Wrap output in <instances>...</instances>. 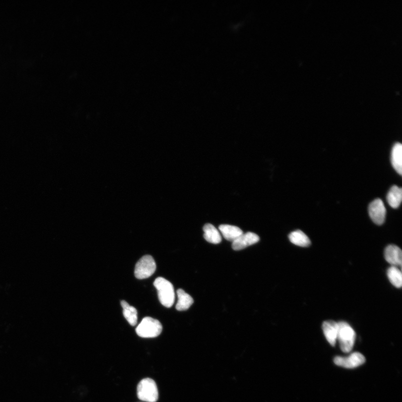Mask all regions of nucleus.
<instances>
[{"label":"nucleus","instance_id":"1a4fd4ad","mask_svg":"<svg viewBox=\"0 0 402 402\" xmlns=\"http://www.w3.org/2000/svg\"><path fill=\"white\" fill-rule=\"evenodd\" d=\"M386 261L392 266H401L402 263V252L400 248L394 245L388 246L384 251Z\"/></svg>","mask_w":402,"mask_h":402},{"label":"nucleus","instance_id":"f8f14e48","mask_svg":"<svg viewBox=\"0 0 402 402\" xmlns=\"http://www.w3.org/2000/svg\"><path fill=\"white\" fill-rule=\"evenodd\" d=\"M219 230L224 238L230 242H234L243 234L242 230L236 226L229 224H222L219 226Z\"/></svg>","mask_w":402,"mask_h":402},{"label":"nucleus","instance_id":"9b49d317","mask_svg":"<svg viewBox=\"0 0 402 402\" xmlns=\"http://www.w3.org/2000/svg\"><path fill=\"white\" fill-rule=\"evenodd\" d=\"M391 162L397 173L401 176L402 174V146L400 142L396 143L392 148Z\"/></svg>","mask_w":402,"mask_h":402},{"label":"nucleus","instance_id":"f03ea898","mask_svg":"<svg viewBox=\"0 0 402 402\" xmlns=\"http://www.w3.org/2000/svg\"><path fill=\"white\" fill-rule=\"evenodd\" d=\"M356 339V333L350 324L344 322H338V340L344 352L352 350Z\"/></svg>","mask_w":402,"mask_h":402},{"label":"nucleus","instance_id":"4468645a","mask_svg":"<svg viewBox=\"0 0 402 402\" xmlns=\"http://www.w3.org/2000/svg\"><path fill=\"white\" fill-rule=\"evenodd\" d=\"M176 294L178 300L176 306V309L179 311L188 310L194 302L193 298L182 289L177 290Z\"/></svg>","mask_w":402,"mask_h":402},{"label":"nucleus","instance_id":"6e6552de","mask_svg":"<svg viewBox=\"0 0 402 402\" xmlns=\"http://www.w3.org/2000/svg\"><path fill=\"white\" fill-rule=\"evenodd\" d=\"M260 240V238L255 233L248 232L242 234L232 242V248L234 250H240L254 245Z\"/></svg>","mask_w":402,"mask_h":402},{"label":"nucleus","instance_id":"7ed1b4c3","mask_svg":"<svg viewBox=\"0 0 402 402\" xmlns=\"http://www.w3.org/2000/svg\"><path fill=\"white\" fill-rule=\"evenodd\" d=\"M138 398L147 402H156L159 394L156 382L150 378H146L140 381L137 388Z\"/></svg>","mask_w":402,"mask_h":402},{"label":"nucleus","instance_id":"2eb2a0df","mask_svg":"<svg viewBox=\"0 0 402 402\" xmlns=\"http://www.w3.org/2000/svg\"><path fill=\"white\" fill-rule=\"evenodd\" d=\"M388 203L392 208L400 207L402 200V190L398 186H392L386 196Z\"/></svg>","mask_w":402,"mask_h":402},{"label":"nucleus","instance_id":"9d476101","mask_svg":"<svg viewBox=\"0 0 402 402\" xmlns=\"http://www.w3.org/2000/svg\"><path fill=\"white\" fill-rule=\"evenodd\" d=\"M322 329L328 342L332 346H335L338 340V323L334 320H326L323 323Z\"/></svg>","mask_w":402,"mask_h":402},{"label":"nucleus","instance_id":"423d86ee","mask_svg":"<svg viewBox=\"0 0 402 402\" xmlns=\"http://www.w3.org/2000/svg\"><path fill=\"white\" fill-rule=\"evenodd\" d=\"M366 358L360 352H355L346 357L336 356L334 362L338 366L348 368H353L360 366L365 363Z\"/></svg>","mask_w":402,"mask_h":402},{"label":"nucleus","instance_id":"20e7f679","mask_svg":"<svg viewBox=\"0 0 402 402\" xmlns=\"http://www.w3.org/2000/svg\"><path fill=\"white\" fill-rule=\"evenodd\" d=\"M162 325L158 320L150 317L144 318L136 328L138 336L142 338H154L162 332Z\"/></svg>","mask_w":402,"mask_h":402},{"label":"nucleus","instance_id":"0eeeda50","mask_svg":"<svg viewBox=\"0 0 402 402\" xmlns=\"http://www.w3.org/2000/svg\"><path fill=\"white\" fill-rule=\"evenodd\" d=\"M368 214L372 220L378 226H381L385 222L386 216V208L382 200L376 199L368 206Z\"/></svg>","mask_w":402,"mask_h":402},{"label":"nucleus","instance_id":"a211bd4d","mask_svg":"<svg viewBox=\"0 0 402 402\" xmlns=\"http://www.w3.org/2000/svg\"><path fill=\"white\" fill-rule=\"evenodd\" d=\"M387 276L392 285H394L396 288H401L402 274L401 270L398 266H390L387 270Z\"/></svg>","mask_w":402,"mask_h":402},{"label":"nucleus","instance_id":"39448f33","mask_svg":"<svg viewBox=\"0 0 402 402\" xmlns=\"http://www.w3.org/2000/svg\"><path fill=\"white\" fill-rule=\"evenodd\" d=\"M156 268V262L152 256H144L136 263L135 276L138 280L148 278L154 274Z\"/></svg>","mask_w":402,"mask_h":402},{"label":"nucleus","instance_id":"f257e3e1","mask_svg":"<svg viewBox=\"0 0 402 402\" xmlns=\"http://www.w3.org/2000/svg\"><path fill=\"white\" fill-rule=\"evenodd\" d=\"M154 286L158 290L160 302L167 308L174 305L175 300V293L174 286L170 282L159 277L154 282Z\"/></svg>","mask_w":402,"mask_h":402},{"label":"nucleus","instance_id":"f3484780","mask_svg":"<svg viewBox=\"0 0 402 402\" xmlns=\"http://www.w3.org/2000/svg\"><path fill=\"white\" fill-rule=\"evenodd\" d=\"M121 304L123 308V314L129 324L135 326L138 322V312L135 308L128 304L126 300H122Z\"/></svg>","mask_w":402,"mask_h":402},{"label":"nucleus","instance_id":"ddd939ff","mask_svg":"<svg viewBox=\"0 0 402 402\" xmlns=\"http://www.w3.org/2000/svg\"><path fill=\"white\" fill-rule=\"evenodd\" d=\"M204 236L208 242L218 244L221 242L222 237L218 230L212 224H207L204 226Z\"/></svg>","mask_w":402,"mask_h":402},{"label":"nucleus","instance_id":"dca6fc26","mask_svg":"<svg viewBox=\"0 0 402 402\" xmlns=\"http://www.w3.org/2000/svg\"><path fill=\"white\" fill-rule=\"evenodd\" d=\"M289 239L292 243L296 246L308 247L310 245L309 238L300 230L291 232L289 236Z\"/></svg>","mask_w":402,"mask_h":402}]
</instances>
